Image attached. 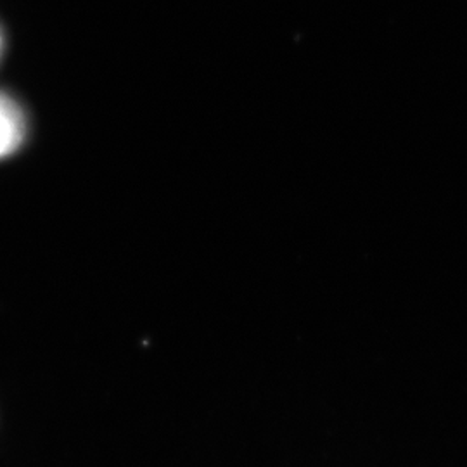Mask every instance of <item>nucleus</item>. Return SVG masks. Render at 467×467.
<instances>
[{"instance_id":"nucleus-2","label":"nucleus","mask_w":467,"mask_h":467,"mask_svg":"<svg viewBox=\"0 0 467 467\" xmlns=\"http://www.w3.org/2000/svg\"><path fill=\"white\" fill-rule=\"evenodd\" d=\"M0 52H2V34H0Z\"/></svg>"},{"instance_id":"nucleus-1","label":"nucleus","mask_w":467,"mask_h":467,"mask_svg":"<svg viewBox=\"0 0 467 467\" xmlns=\"http://www.w3.org/2000/svg\"><path fill=\"white\" fill-rule=\"evenodd\" d=\"M26 137V119L16 100L0 92V160L16 152Z\"/></svg>"}]
</instances>
